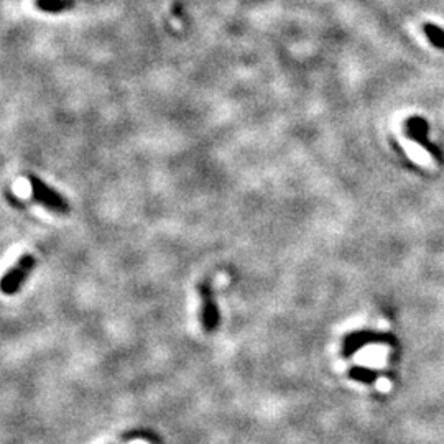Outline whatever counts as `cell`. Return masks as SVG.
<instances>
[{
  "instance_id": "6",
  "label": "cell",
  "mask_w": 444,
  "mask_h": 444,
  "mask_svg": "<svg viewBox=\"0 0 444 444\" xmlns=\"http://www.w3.org/2000/svg\"><path fill=\"white\" fill-rule=\"evenodd\" d=\"M423 33L426 35L428 41L438 50L444 51V30L435 23H423Z\"/></svg>"
},
{
  "instance_id": "1",
  "label": "cell",
  "mask_w": 444,
  "mask_h": 444,
  "mask_svg": "<svg viewBox=\"0 0 444 444\" xmlns=\"http://www.w3.org/2000/svg\"><path fill=\"white\" fill-rule=\"evenodd\" d=\"M35 267H37V259H35L32 254H25L20 257V259L13 263V267L9 268V270L4 273V277L0 278V292L7 296L17 295L20 288H22L25 285V282H27L30 273L35 270Z\"/></svg>"
},
{
  "instance_id": "3",
  "label": "cell",
  "mask_w": 444,
  "mask_h": 444,
  "mask_svg": "<svg viewBox=\"0 0 444 444\" xmlns=\"http://www.w3.org/2000/svg\"><path fill=\"white\" fill-rule=\"evenodd\" d=\"M405 131H406V135L410 137L411 140L420 143V145L423 148H426L428 152L433 155V157L438 158V160L443 158L441 150L433 145V143L430 142V138H428V131H430V126H428V122L425 121V118L420 117V116L410 117L405 122Z\"/></svg>"
},
{
  "instance_id": "5",
  "label": "cell",
  "mask_w": 444,
  "mask_h": 444,
  "mask_svg": "<svg viewBox=\"0 0 444 444\" xmlns=\"http://www.w3.org/2000/svg\"><path fill=\"white\" fill-rule=\"evenodd\" d=\"M79 0H35V7L45 13H61L73 9Z\"/></svg>"
},
{
  "instance_id": "4",
  "label": "cell",
  "mask_w": 444,
  "mask_h": 444,
  "mask_svg": "<svg viewBox=\"0 0 444 444\" xmlns=\"http://www.w3.org/2000/svg\"><path fill=\"white\" fill-rule=\"evenodd\" d=\"M201 301H203V326L206 331H214V328L219 324V308L214 301L213 290L209 283H203L199 287Z\"/></svg>"
},
{
  "instance_id": "2",
  "label": "cell",
  "mask_w": 444,
  "mask_h": 444,
  "mask_svg": "<svg viewBox=\"0 0 444 444\" xmlns=\"http://www.w3.org/2000/svg\"><path fill=\"white\" fill-rule=\"evenodd\" d=\"M28 183L30 189H32L33 199L37 201L38 204H41L46 209H50L51 213L70 214L71 211L70 203L66 201L63 194H60L58 191H55L51 186L46 184L43 179L33 177V174H28Z\"/></svg>"
}]
</instances>
